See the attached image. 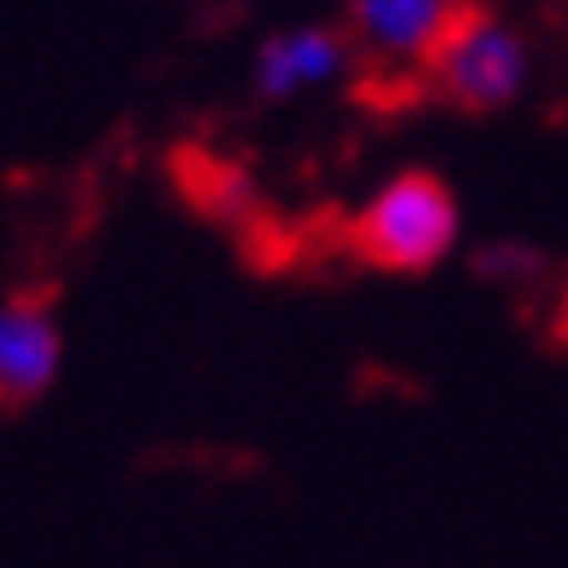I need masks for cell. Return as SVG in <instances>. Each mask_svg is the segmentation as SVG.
I'll list each match as a JSON object with an SVG mask.
<instances>
[{"label": "cell", "instance_id": "obj_5", "mask_svg": "<svg viewBox=\"0 0 568 568\" xmlns=\"http://www.w3.org/2000/svg\"><path fill=\"white\" fill-rule=\"evenodd\" d=\"M348 59V41L343 36H331V30H296V36H278L267 41V53H262V93L284 99V93H302V88H314L325 82V75H337Z\"/></svg>", "mask_w": 568, "mask_h": 568}, {"label": "cell", "instance_id": "obj_3", "mask_svg": "<svg viewBox=\"0 0 568 568\" xmlns=\"http://www.w3.org/2000/svg\"><path fill=\"white\" fill-rule=\"evenodd\" d=\"M458 0H354L348 41L377 75H406V88H424V59L442 41Z\"/></svg>", "mask_w": 568, "mask_h": 568}, {"label": "cell", "instance_id": "obj_1", "mask_svg": "<svg viewBox=\"0 0 568 568\" xmlns=\"http://www.w3.org/2000/svg\"><path fill=\"white\" fill-rule=\"evenodd\" d=\"M458 239V203L435 174H395L348 221V250L383 273H429Z\"/></svg>", "mask_w": 568, "mask_h": 568}, {"label": "cell", "instance_id": "obj_4", "mask_svg": "<svg viewBox=\"0 0 568 568\" xmlns=\"http://www.w3.org/2000/svg\"><path fill=\"white\" fill-rule=\"evenodd\" d=\"M64 359V331L47 296H7L0 302V412L30 406L53 389Z\"/></svg>", "mask_w": 568, "mask_h": 568}, {"label": "cell", "instance_id": "obj_2", "mask_svg": "<svg viewBox=\"0 0 568 568\" xmlns=\"http://www.w3.org/2000/svg\"><path fill=\"white\" fill-rule=\"evenodd\" d=\"M424 88L458 111H499L523 88V47L481 0H458L442 41L424 59Z\"/></svg>", "mask_w": 568, "mask_h": 568}]
</instances>
